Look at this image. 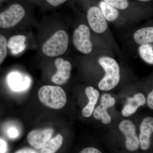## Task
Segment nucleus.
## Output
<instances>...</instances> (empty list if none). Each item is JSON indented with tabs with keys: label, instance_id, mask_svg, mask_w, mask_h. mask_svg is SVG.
<instances>
[{
	"label": "nucleus",
	"instance_id": "nucleus-6",
	"mask_svg": "<svg viewBox=\"0 0 153 153\" xmlns=\"http://www.w3.org/2000/svg\"><path fill=\"white\" fill-rule=\"evenodd\" d=\"M25 14L26 10L22 3L11 4L5 10L0 13V28L13 27L22 21Z\"/></svg>",
	"mask_w": 153,
	"mask_h": 153
},
{
	"label": "nucleus",
	"instance_id": "nucleus-4",
	"mask_svg": "<svg viewBox=\"0 0 153 153\" xmlns=\"http://www.w3.org/2000/svg\"><path fill=\"white\" fill-rule=\"evenodd\" d=\"M69 38L66 30H57L45 41L42 47L44 55L49 57H55L63 55L67 51Z\"/></svg>",
	"mask_w": 153,
	"mask_h": 153
},
{
	"label": "nucleus",
	"instance_id": "nucleus-24",
	"mask_svg": "<svg viewBox=\"0 0 153 153\" xmlns=\"http://www.w3.org/2000/svg\"><path fill=\"white\" fill-rule=\"evenodd\" d=\"M8 150V146L7 142L3 139L0 138V153H6Z\"/></svg>",
	"mask_w": 153,
	"mask_h": 153
},
{
	"label": "nucleus",
	"instance_id": "nucleus-26",
	"mask_svg": "<svg viewBox=\"0 0 153 153\" xmlns=\"http://www.w3.org/2000/svg\"><path fill=\"white\" fill-rule=\"evenodd\" d=\"M148 105L150 108L153 109V91H152L148 96Z\"/></svg>",
	"mask_w": 153,
	"mask_h": 153
},
{
	"label": "nucleus",
	"instance_id": "nucleus-27",
	"mask_svg": "<svg viewBox=\"0 0 153 153\" xmlns=\"http://www.w3.org/2000/svg\"><path fill=\"white\" fill-rule=\"evenodd\" d=\"M134 1L143 5L148 7L149 4L152 2L153 0H134Z\"/></svg>",
	"mask_w": 153,
	"mask_h": 153
},
{
	"label": "nucleus",
	"instance_id": "nucleus-28",
	"mask_svg": "<svg viewBox=\"0 0 153 153\" xmlns=\"http://www.w3.org/2000/svg\"><path fill=\"white\" fill-rule=\"evenodd\" d=\"M16 153H37L36 151L31 149H23L17 151Z\"/></svg>",
	"mask_w": 153,
	"mask_h": 153
},
{
	"label": "nucleus",
	"instance_id": "nucleus-17",
	"mask_svg": "<svg viewBox=\"0 0 153 153\" xmlns=\"http://www.w3.org/2000/svg\"><path fill=\"white\" fill-rule=\"evenodd\" d=\"M85 92L89 102L87 105L82 109V114L85 117H89L93 113L94 107L98 100L99 92L91 86L88 87Z\"/></svg>",
	"mask_w": 153,
	"mask_h": 153
},
{
	"label": "nucleus",
	"instance_id": "nucleus-7",
	"mask_svg": "<svg viewBox=\"0 0 153 153\" xmlns=\"http://www.w3.org/2000/svg\"><path fill=\"white\" fill-rule=\"evenodd\" d=\"M105 3L117 9L128 19H135L145 14L148 7L139 4L134 0H102Z\"/></svg>",
	"mask_w": 153,
	"mask_h": 153
},
{
	"label": "nucleus",
	"instance_id": "nucleus-16",
	"mask_svg": "<svg viewBox=\"0 0 153 153\" xmlns=\"http://www.w3.org/2000/svg\"><path fill=\"white\" fill-rule=\"evenodd\" d=\"M146 103L144 96L141 93H137L133 98H129L127 100V104L123 108L122 113L124 117H128L134 114L141 105Z\"/></svg>",
	"mask_w": 153,
	"mask_h": 153
},
{
	"label": "nucleus",
	"instance_id": "nucleus-23",
	"mask_svg": "<svg viewBox=\"0 0 153 153\" xmlns=\"http://www.w3.org/2000/svg\"><path fill=\"white\" fill-rule=\"evenodd\" d=\"M7 135L11 138H15L18 137L19 131L16 128L14 127H11L8 130Z\"/></svg>",
	"mask_w": 153,
	"mask_h": 153
},
{
	"label": "nucleus",
	"instance_id": "nucleus-3",
	"mask_svg": "<svg viewBox=\"0 0 153 153\" xmlns=\"http://www.w3.org/2000/svg\"><path fill=\"white\" fill-rule=\"evenodd\" d=\"M92 33L86 23H80L75 28L72 35V42L75 49L84 55L91 54L96 49Z\"/></svg>",
	"mask_w": 153,
	"mask_h": 153
},
{
	"label": "nucleus",
	"instance_id": "nucleus-8",
	"mask_svg": "<svg viewBox=\"0 0 153 153\" xmlns=\"http://www.w3.org/2000/svg\"><path fill=\"white\" fill-rule=\"evenodd\" d=\"M96 1L103 16L108 22L124 25H125L129 19L117 9L102 0Z\"/></svg>",
	"mask_w": 153,
	"mask_h": 153
},
{
	"label": "nucleus",
	"instance_id": "nucleus-20",
	"mask_svg": "<svg viewBox=\"0 0 153 153\" xmlns=\"http://www.w3.org/2000/svg\"><path fill=\"white\" fill-rule=\"evenodd\" d=\"M138 52L140 57L146 63L153 64V44H148L139 45Z\"/></svg>",
	"mask_w": 153,
	"mask_h": 153
},
{
	"label": "nucleus",
	"instance_id": "nucleus-22",
	"mask_svg": "<svg viewBox=\"0 0 153 153\" xmlns=\"http://www.w3.org/2000/svg\"><path fill=\"white\" fill-rule=\"evenodd\" d=\"M47 4L56 7L65 4L69 0H44Z\"/></svg>",
	"mask_w": 153,
	"mask_h": 153
},
{
	"label": "nucleus",
	"instance_id": "nucleus-15",
	"mask_svg": "<svg viewBox=\"0 0 153 153\" xmlns=\"http://www.w3.org/2000/svg\"><path fill=\"white\" fill-rule=\"evenodd\" d=\"M133 39L135 43L138 45L153 44V26L137 29L133 34Z\"/></svg>",
	"mask_w": 153,
	"mask_h": 153
},
{
	"label": "nucleus",
	"instance_id": "nucleus-13",
	"mask_svg": "<svg viewBox=\"0 0 153 153\" xmlns=\"http://www.w3.org/2000/svg\"><path fill=\"white\" fill-rule=\"evenodd\" d=\"M140 130V144L143 150H147L150 146L151 136L153 132V118H145L141 124Z\"/></svg>",
	"mask_w": 153,
	"mask_h": 153
},
{
	"label": "nucleus",
	"instance_id": "nucleus-14",
	"mask_svg": "<svg viewBox=\"0 0 153 153\" xmlns=\"http://www.w3.org/2000/svg\"><path fill=\"white\" fill-rule=\"evenodd\" d=\"M9 86L15 91L27 90L31 84V80L27 76H25L18 72H12L7 77Z\"/></svg>",
	"mask_w": 153,
	"mask_h": 153
},
{
	"label": "nucleus",
	"instance_id": "nucleus-10",
	"mask_svg": "<svg viewBox=\"0 0 153 153\" xmlns=\"http://www.w3.org/2000/svg\"><path fill=\"white\" fill-rule=\"evenodd\" d=\"M57 72L52 78V82L57 85L65 84L70 78L72 66L68 60L57 58L55 61Z\"/></svg>",
	"mask_w": 153,
	"mask_h": 153
},
{
	"label": "nucleus",
	"instance_id": "nucleus-29",
	"mask_svg": "<svg viewBox=\"0 0 153 153\" xmlns=\"http://www.w3.org/2000/svg\"><path fill=\"white\" fill-rule=\"evenodd\" d=\"M38 1H39V0H38Z\"/></svg>",
	"mask_w": 153,
	"mask_h": 153
},
{
	"label": "nucleus",
	"instance_id": "nucleus-2",
	"mask_svg": "<svg viewBox=\"0 0 153 153\" xmlns=\"http://www.w3.org/2000/svg\"><path fill=\"white\" fill-rule=\"evenodd\" d=\"M98 61L105 72L103 78L99 83L98 87L102 91L111 90L118 85L120 81L119 65L114 58L105 55L100 56Z\"/></svg>",
	"mask_w": 153,
	"mask_h": 153
},
{
	"label": "nucleus",
	"instance_id": "nucleus-25",
	"mask_svg": "<svg viewBox=\"0 0 153 153\" xmlns=\"http://www.w3.org/2000/svg\"><path fill=\"white\" fill-rule=\"evenodd\" d=\"M81 153H101V152L95 148L89 147L85 148L82 150Z\"/></svg>",
	"mask_w": 153,
	"mask_h": 153
},
{
	"label": "nucleus",
	"instance_id": "nucleus-18",
	"mask_svg": "<svg viewBox=\"0 0 153 153\" xmlns=\"http://www.w3.org/2000/svg\"><path fill=\"white\" fill-rule=\"evenodd\" d=\"M26 40L27 37L24 35L13 36L7 41V48L11 50V52L14 55L19 54L26 48Z\"/></svg>",
	"mask_w": 153,
	"mask_h": 153
},
{
	"label": "nucleus",
	"instance_id": "nucleus-9",
	"mask_svg": "<svg viewBox=\"0 0 153 153\" xmlns=\"http://www.w3.org/2000/svg\"><path fill=\"white\" fill-rule=\"evenodd\" d=\"M120 131L126 138V147L129 151H135L138 149L140 141L136 133V127L134 124L129 120H125L119 125Z\"/></svg>",
	"mask_w": 153,
	"mask_h": 153
},
{
	"label": "nucleus",
	"instance_id": "nucleus-21",
	"mask_svg": "<svg viewBox=\"0 0 153 153\" xmlns=\"http://www.w3.org/2000/svg\"><path fill=\"white\" fill-rule=\"evenodd\" d=\"M7 38L0 34V64L3 63L7 56Z\"/></svg>",
	"mask_w": 153,
	"mask_h": 153
},
{
	"label": "nucleus",
	"instance_id": "nucleus-19",
	"mask_svg": "<svg viewBox=\"0 0 153 153\" xmlns=\"http://www.w3.org/2000/svg\"><path fill=\"white\" fill-rule=\"evenodd\" d=\"M63 137L58 134L54 138L49 140L41 149V153H54L61 147L63 144Z\"/></svg>",
	"mask_w": 153,
	"mask_h": 153
},
{
	"label": "nucleus",
	"instance_id": "nucleus-12",
	"mask_svg": "<svg viewBox=\"0 0 153 153\" xmlns=\"http://www.w3.org/2000/svg\"><path fill=\"white\" fill-rule=\"evenodd\" d=\"M115 102V99L109 94H106L101 98V104L99 105L94 112V116L96 119L101 120L102 123L108 124L111 122V118L107 112L108 108L113 106Z\"/></svg>",
	"mask_w": 153,
	"mask_h": 153
},
{
	"label": "nucleus",
	"instance_id": "nucleus-1",
	"mask_svg": "<svg viewBox=\"0 0 153 153\" xmlns=\"http://www.w3.org/2000/svg\"><path fill=\"white\" fill-rule=\"evenodd\" d=\"M85 8L86 23L92 33L110 49H119L96 0H80Z\"/></svg>",
	"mask_w": 153,
	"mask_h": 153
},
{
	"label": "nucleus",
	"instance_id": "nucleus-5",
	"mask_svg": "<svg viewBox=\"0 0 153 153\" xmlns=\"http://www.w3.org/2000/svg\"><path fill=\"white\" fill-rule=\"evenodd\" d=\"M38 95L43 104L53 109L62 108L67 101L66 93L60 86L44 85L39 89Z\"/></svg>",
	"mask_w": 153,
	"mask_h": 153
},
{
	"label": "nucleus",
	"instance_id": "nucleus-11",
	"mask_svg": "<svg viewBox=\"0 0 153 153\" xmlns=\"http://www.w3.org/2000/svg\"><path fill=\"white\" fill-rule=\"evenodd\" d=\"M54 130L52 128L34 130L28 134V142L33 147L40 149L51 139Z\"/></svg>",
	"mask_w": 153,
	"mask_h": 153
}]
</instances>
